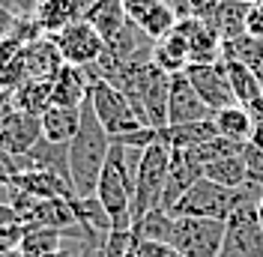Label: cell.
I'll use <instances>...</instances> for the list:
<instances>
[{
    "label": "cell",
    "mask_w": 263,
    "mask_h": 257,
    "mask_svg": "<svg viewBox=\"0 0 263 257\" xmlns=\"http://www.w3.org/2000/svg\"><path fill=\"white\" fill-rule=\"evenodd\" d=\"M108 150H111V135L99 123L96 111L90 105V96H87L81 105L78 132L69 141V182H72L75 197L96 194L99 177H102L105 161H108Z\"/></svg>",
    "instance_id": "6da1fadb"
},
{
    "label": "cell",
    "mask_w": 263,
    "mask_h": 257,
    "mask_svg": "<svg viewBox=\"0 0 263 257\" xmlns=\"http://www.w3.org/2000/svg\"><path fill=\"white\" fill-rule=\"evenodd\" d=\"M248 192H251L248 182L242 186V189H224V186H218V182H213V179L200 177L195 186L174 204V207L167 209V212H171L174 218H177V215H195V218L228 222L230 212L248 197Z\"/></svg>",
    "instance_id": "7a4b0ae2"
},
{
    "label": "cell",
    "mask_w": 263,
    "mask_h": 257,
    "mask_svg": "<svg viewBox=\"0 0 263 257\" xmlns=\"http://www.w3.org/2000/svg\"><path fill=\"white\" fill-rule=\"evenodd\" d=\"M167 164H171V146L164 141H156V144H149L144 150L141 168H138V179H135V194H132V225L141 222L153 209H162Z\"/></svg>",
    "instance_id": "3957f363"
},
{
    "label": "cell",
    "mask_w": 263,
    "mask_h": 257,
    "mask_svg": "<svg viewBox=\"0 0 263 257\" xmlns=\"http://www.w3.org/2000/svg\"><path fill=\"white\" fill-rule=\"evenodd\" d=\"M260 197V189L251 186L248 197L230 212V218L224 222L221 257H263V230L257 225V200Z\"/></svg>",
    "instance_id": "277c9868"
},
{
    "label": "cell",
    "mask_w": 263,
    "mask_h": 257,
    "mask_svg": "<svg viewBox=\"0 0 263 257\" xmlns=\"http://www.w3.org/2000/svg\"><path fill=\"white\" fill-rule=\"evenodd\" d=\"M171 245L182 257H221L224 248V222L177 215L171 230Z\"/></svg>",
    "instance_id": "5b68a950"
},
{
    "label": "cell",
    "mask_w": 263,
    "mask_h": 257,
    "mask_svg": "<svg viewBox=\"0 0 263 257\" xmlns=\"http://www.w3.org/2000/svg\"><path fill=\"white\" fill-rule=\"evenodd\" d=\"M90 105H93L99 123L105 126V132L111 138H120L126 132L141 128V120L135 117V108L126 99V93L111 87L108 81L96 78V75H90Z\"/></svg>",
    "instance_id": "8992f818"
},
{
    "label": "cell",
    "mask_w": 263,
    "mask_h": 257,
    "mask_svg": "<svg viewBox=\"0 0 263 257\" xmlns=\"http://www.w3.org/2000/svg\"><path fill=\"white\" fill-rule=\"evenodd\" d=\"M51 39H54V45L60 51L63 63L81 66V69H90V66L102 57V51H105V39H102L84 18L75 21V24H69L66 30L54 33Z\"/></svg>",
    "instance_id": "52a82bcc"
},
{
    "label": "cell",
    "mask_w": 263,
    "mask_h": 257,
    "mask_svg": "<svg viewBox=\"0 0 263 257\" xmlns=\"http://www.w3.org/2000/svg\"><path fill=\"white\" fill-rule=\"evenodd\" d=\"M132 186L117 174L114 164L105 161V171L99 177L96 186V197L102 200L105 212L111 215V225L114 230H132Z\"/></svg>",
    "instance_id": "ba28073f"
},
{
    "label": "cell",
    "mask_w": 263,
    "mask_h": 257,
    "mask_svg": "<svg viewBox=\"0 0 263 257\" xmlns=\"http://www.w3.org/2000/svg\"><path fill=\"white\" fill-rule=\"evenodd\" d=\"M185 78L192 81V87L197 90V96L206 102L210 111H221V108H230L236 105L233 99V90H230L228 72H224V63H200V66H189L185 69Z\"/></svg>",
    "instance_id": "9c48e42d"
},
{
    "label": "cell",
    "mask_w": 263,
    "mask_h": 257,
    "mask_svg": "<svg viewBox=\"0 0 263 257\" xmlns=\"http://www.w3.org/2000/svg\"><path fill=\"white\" fill-rule=\"evenodd\" d=\"M197 120H213V111L206 102L197 96L192 81L185 72L171 75V90H167V126H182V123H197Z\"/></svg>",
    "instance_id": "30bf717a"
},
{
    "label": "cell",
    "mask_w": 263,
    "mask_h": 257,
    "mask_svg": "<svg viewBox=\"0 0 263 257\" xmlns=\"http://www.w3.org/2000/svg\"><path fill=\"white\" fill-rule=\"evenodd\" d=\"M174 30L185 39L189 48V66H200V63H218L221 60V39L215 36V30L210 27V21L195 15H185L177 21Z\"/></svg>",
    "instance_id": "8fae6325"
},
{
    "label": "cell",
    "mask_w": 263,
    "mask_h": 257,
    "mask_svg": "<svg viewBox=\"0 0 263 257\" xmlns=\"http://www.w3.org/2000/svg\"><path fill=\"white\" fill-rule=\"evenodd\" d=\"M200 177H203V164H200L189 150H174V146H171V164H167V177H164L162 209L174 207Z\"/></svg>",
    "instance_id": "7c38bea8"
},
{
    "label": "cell",
    "mask_w": 263,
    "mask_h": 257,
    "mask_svg": "<svg viewBox=\"0 0 263 257\" xmlns=\"http://www.w3.org/2000/svg\"><path fill=\"white\" fill-rule=\"evenodd\" d=\"M39 138H42V123H39V117L15 111L9 117V123L0 128V150H3L6 156L18 159V156H27L30 146L36 144Z\"/></svg>",
    "instance_id": "4fadbf2b"
},
{
    "label": "cell",
    "mask_w": 263,
    "mask_h": 257,
    "mask_svg": "<svg viewBox=\"0 0 263 257\" xmlns=\"http://www.w3.org/2000/svg\"><path fill=\"white\" fill-rule=\"evenodd\" d=\"M87 96H90V72L81 69V66L63 63L60 72L51 78V105L81 108Z\"/></svg>",
    "instance_id": "5bb4252c"
},
{
    "label": "cell",
    "mask_w": 263,
    "mask_h": 257,
    "mask_svg": "<svg viewBox=\"0 0 263 257\" xmlns=\"http://www.w3.org/2000/svg\"><path fill=\"white\" fill-rule=\"evenodd\" d=\"M221 63H224V72H228L236 105L246 108L254 120H260L263 117V90H260V81H257V72L242 63H230V60H221Z\"/></svg>",
    "instance_id": "9a60e30c"
},
{
    "label": "cell",
    "mask_w": 263,
    "mask_h": 257,
    "mask_svg": "<svg viewBox=\"0 0 263 257\" xmlns=\"http://www.w3.org/2000/svg\"><path fill=\"white\" fill-rule=\"evenodd\" d=\"M63 66V57L54 45L51 36L33 39L24 45V69H27V81H51Z\"/></svg>",
    "instance_id": "2e32d148"
},
{
    "label": "cell",
    "mask_w": 263,
    "mask_h": 257,
    "mask_svg": "<svg viewBox=\"0 0 263 257\" xmlns=\"http://www.w3.org/2000/svg\"><path fill=\"white\" fill-rule=\"evenodd\" d=\"M12 186H15L18 192L24 194H33V197H39V200H51V197H72V186H69V179L57 177V174H51V171H39V168H27V171H21L12 177Z\"/></svg>",
    "instance_id": "e0dca14e"
},
{
    "label": "cell",
    "mask_w": 263,
    "mask_h": 257,
    "mask_svg": "<svg viewBox=\"0 0 263 257\" xmlns=\"http://www.w3.org/2000/svg\"><path fill=\"white\" fill-rule=\"evenodd\" d=\"M81 18H84L81 0H39V6L33 12V21L39 24V30L45 36L66 30L69 24H75Z\"/></svg>",
    "instance_id": "ac0fdd59"
},
{
    "label": "cell",
    "mask_w": 263,
    "mask_h": 257,
    "mask_svg": "<svg viewBox=\"0 0 263 257\" xmlns=\"http://www.w3.org/2000/svg\"><path fill=\"white\" fill-rule=\"evenodd\" d=\"M84 21H87L105 42H111L117 33L129 24V15H126L123 0H96V3H90V6L84 9Z\"/></svg>",
    "instance_id": "d6986e66"
},
{
    "label": "cell",
    "mask_w": 263,
    "mask_h": 257,
    "mask_svg": "<svg viewBox=\"0 0 263 257\" xmlns=\"http://www.w3.org/2000/svg\"><path fill=\"white\" fill-rule=\"evenodd\" d=\"M248 12H251V3H242V0H218V6L213 9V15L206 18V21L215 30V36L221 42H228V39H236V36L246 33Z\"/></svg>",
    "instance_id": "ffe728a7"
},
{
    "label": "cell",
    "mask_w": 263,
    "mask_h": 257,
    "mask_svg": "<svg viewBox=\"0 0 263 257\" xmlns=\"http://www.w3.org/2000/svg\"><path fill=\"white\" fill-rule=\"evenodd\" d=\"M42 123V138L51 144H69L78 132L81 123V108H60V105H51L48 111L39 117Z\"/></svg>",
    "instance_id": "44dd1931"
},
{
    "label": "cell",
    "mask_w": 263,
    "mask_h": 257,
    "mask_svg": "<svg viewBox=\"0 0 263 257\" xmlns=\"http://www.w3.org/2000/svg\"><path fill=\"white\" fill-rule=\"evenodd\" d=\"M27 81L24 69V42L0 36V90H15Z\"/></svg>",
    "instance_id": "7402d4cb"
},
{
    "label": "cell",
    "mask_w": 263,
    "mask_h": 257,
    "mask_svg": "<svg viewBox=\"0 0 263 257\" xmlns=\"http://www.w3.org/2000/svg\"><path fill=\"white\" fill-rule=\"evenodd\" d=\"M218 138L213 120H197V123H182V126H164L159 132V141H164L174 150H192L197 144H206Z\"/></svg>",
    "instance_id": "603a6c76"
},
{
    "label": "cell",
    "mask_w": 263,
    "mask_h": 257,
    "mask_svg": "<svg viewBox=\"0 0 263 257\" xmlns=\"http://www.w3.org/2000/svg\"><path fill=\"white\" fill-rule=\"evenodd\" d=\"M213 123H215L218 138H228L233 144H248L251 135H254V117L246 108H239V105H230V108L215 111Z\"/></svg>",
    "instance_id": "cb8c5ba5"
},
{
    "label": "cell",
    "mask_w": 263,
    "mask_h": 257,
    "mask_svg": "<svg viewBox=\"0 0 263 257\" xmlns=\"http://www.w3.org/2000/svg\"><path fill=\"white\" fill-rule=\"evenodd\" d=\"M24 159L30 161V168L51 171V174H57V177L69 179V144H51L45 138H39ZM69 186H72V182H69Z\"/></svg>",
    "instance_id": "d4e9b609"
},
{
    "label": "cell",
    "mask_w": 263,
    "mask_h": 257,
    "mask_svg": "<svg viewBox=\"0 0 263 257\" xmlns=\"http://www.w3.org/2000/svg\"><path fill=\"white\" fill-rule=\"evenodd\" d=\"M153 63L162 69L164 75H177L189 69V48H185V39L177 30H171L164 39H159L153 45Z\"/></svg>",
    "instance_id": "484cf974"
},
{
    "label": "cell",
    "mask_w": 263,
    "mask_h": 257,
    "mask_svg": "<svg viewBox=\"0 0 263 257\" xmlns=\"http://www.w3.org/2000/svg\"><path fill=\"white\" fill-rule=\"evenodd\" d=\"M203 177L224 186V189H242L248 182V168L242 153H233V156H224V159H215L210 164H203Z\"/></svg>",
    "instance_id": "4316f807"
},
{
    "label": "cell",
    "mask_w": 263,
    "mask_h": 257,
    "mask_svg": "<svg viewBox=\"0 0 263 257\" xmlns=\"http://www.w3.org/2000/svg\"><path fill=\"white\" fill-rule=\"evenodd\" d=\"M221 60H230V63H242L248 69H260L263 63V39H254L251 33H242L236 39H228L221 42Z\"/></svg>",
    "instance_id": "83f0119b"
},
{
    "label": "cell",
    "mask_w": 263,
    "mask_h": 257,
    "mask_svg": "<svg viewBox=\"0 0 263 257\" xmlns=\"http://www.w3.org/2000/svg\"><path fill=\"white\" fill-rule=\"evenodd\" d=\"M15 105L18 111L42 117L51 108V81H24L15 87Z\"/></svg>",
    "instance_id": "f1b7e54d"
},
{
    "label": "cell",
    "mask_w": 263,
    "mask_h": 257,
    "mask_svg": "<svg viewBox=\"0 0 263 257\" xmlns=\"http://www.w3.org/2000/svg\"><path fill=\"white\" fill-rule=\"evenodd\" d=\"M171 230H174V215L167 209H153L141 222L132 225L135 240H149V242H167L171 245Z\"/></svg>",
    "instance_id": "f546056e"
},
{
    "label": "cell",
    "mask_w": 263,
    "mask_h": 257,
    "mask_svg": "<svg viewBox=\"0 0 263 257\" xmlns=\"http://www.w3.org/2000/svg\"><path fill=\"white\" fill-rule=\"evenodd\" d=\"M63 233L60 230H51V227H36V225H27V233L21 240V257H45L51 251H57L63 245Z\"/></svg>",
    "instance_id": "4dcf8cb0"
},
{
    "label": "cell",
    "mask_w": 263,
    "mask_h": 257,
    "mask_svg": "<svg viewBox=\"0 0 263 257\" xmlns=\"http://www.w3.org/2000/svg\"><path fill=\"white\" fill-rule=\"evenodd\" d=\"M177 21H180V15L174 12V6L162 0V3H156V6L149 9V15L144 18V21H141L138 27H141V30L147 33V36L153 39V42H159V39H164L167 33H171L174 27H177Z\"/></svg>",
    "instance_id": "1f68e13d"
},
{
    "label": "cell",
    "mask_w": 263,
    "mask_h": 257,
    "mask_svg": "<svg viewBox=\"0 0 263 257\" xmlns=\"http://www.w3.org/2000/svg\"><path fill=\"white\" fill-rule=\"evenodd\" d=\"M24 233H27V225H6V227H0V257L15 254L18 248H21Z\"/></svg>",
    "instance_id": "d6a6232c"
},
{
    "label": "cell",
    "mask_w": 263,
    "mask_h": 257,
    "mask_svg": "<svg viewBox=\"0 0 263 257\" xmlns=\"http://www.w3.org/2000/svg\"><path fill=\"white\" fill-rule=\"evenodd\" d=\"M156 3H162V0H123V6H126V15H129L132 24H141V21L149 15V9H153Z\"/></svg>",
    "instance_id": "836d02e7"
},
{
    "label": "cell",
    "mask_w": 263,
    "mask_h": 257,
    "mask_svg": "<svg viewBox=\"0 0 263 257\" xmlns=\"http://www.w3.org/2000/svg\"><path fill=\"white\" fill-rule=\"evenodd\" d=\"M18 111L15 105V90H0V128L9 123V117Z\"/></svg>",
    "instance_id": "e575fe53"
},
{
    "label": "cell",
    "mask_w": 263,
    "mask_h": 257,
    "mask_svg": "<svg viewBox=\"0 0 263 257\" xmlns=\"http://www.w3.org/2000/svg\"><path fill=\"white\" fill-rule=\"evenodd\" d=\"M246 33H251L254 39H263V6L251 3V12H248L246 21Z\"/></svg>",
    "instance_id": "d590c367"
},
{
    "label": "cell",
    "mask_w": 263,
    "mask_h": 257,
    "mask_svg": "<svg viewBox=\"0 0 263 257\" xmlns=\"http://www.w3.org/2000/svg\"><path fill=\"white\" fill-rule=\"evenodd\" d=\"M218 6V0H189V15H195V18H206L213 15V9Z\"/></svg>",
    "instance_id": "8d00e7d4"
},
{
    "label": "cell",
    "mask_w": 263,
    "mask_h": 257,
    "mask_svg": "<svg viewBox=\"0 0 263 257\" xmlns=\"http://www.w3.org/2000/svg\"><path fill=\"white\" fill-rule=\"evenodd\" d=\"M36 6H39V0H12V12L18 18H33Z\"/></svg>",
    "instance_id": "74e56055"
},
{
    "label": "cell",
    "mask_w": 263,
    "mask_h": 257,
    "mask_svg": "<svg viewBox=\"0 0 263 257\" xmlns=\"http://www.w3.org/2000/svg\"><path fill=\"white\" fill-rule=\"evenodd\" d=\"M15 27V12H9L6 6H0V36H9Z\"/></svg>",
    "instance_id": "f35d334b"
},
{
    "label": "cell",
    "mask_w": 263,
    "mask_h": 257,
    "mask_svg": "<svg viewBox=\"0 0 263 257\" xmlns=\"http://www.w3.org/2000/svg\"><path fill=\"white\" fill-rule=\"evenodd\" d=\"M6 225H24V222L18 218V212L9 204H0V227H6Z\"/></svg>",
    "instance_id": "ab89813d"
},
{
    "label": "cell",
    "mask_w": 263,
    "mask_h": 257,
    "mask_svg": "<svg viewBox=\"0 0 263 257\" xmlns=\"http://www.w3.org/2000/svg\"><path fill=\"white\" fill-rule=\"evenodd\" d=\"M251 144L263 150V117H260V120H254V135H251Z\"/></svg>",
    "instance_id": "60d3db41"
},
{
    "label": "cell",
    "mask_w": 263,
    "mask_h": 257,
    "mask_svg": "<svg viewBox=\"0 0 263 257\" xmlns=\"http://www.w3.org/2000/svg\"><path fill=\"white\" fill-rule=\"evenodd\" d=\"M164 3H171V6H174V12H177L180 18L189 15V0H164Z\"/></svg>",
    "instance_id": "b9f144b4"
},
{
    "label": "cell",
    "mask_w": 263,
    "mask_h": 257,
    "mask_svg": "<svg viewBox=\"0 0 263 257\" xmlns=\"http://www.w3.org/2000/svg\"><path fill=\"white\" fill-rule=\"evenodd\" d=\"M257 225H260V230H263V197L257 200Z\"/></svg>",
    "instance_id": "7bdbcfd3"
},
{
    "label": "cell",
    "mask_w": 263,
    "mask_h": 257,
    "mask_svg": "<svg viewBox=\"0 0 263 257\" xmlns=\"http://www.w3.org/2000/svg\"><path fill=\"white\" fill-rule=\"evenodd\" d=\"M257 81H260V90H263V63H260V69H257Z\"/></svg>",
    "instance_id": "ee69618b"
},
{
    "label": "cell",
    "mask_w": 263,
    "mask_h": 257,
    "mask_svg": "<svg viewBox=\"0 0 263 257\" xmlns=\"http://www.w3.org/2000/svg\"><path fill=\"white\" fill-rule=\"evenodd\" d=\"M0 6H6V9L12 12V0H0Z\"/></svg>",
    "instance_id": "f6af8a7d"
},
{
    "label": "cell",
    "mask_w": 263,
    "mask_h": 257,
    "mask_svg": "<svg viewBox=\"0 0 263 257\" xmlns=\"http://www.w3.org/2000/svg\"><path fill=\"white\" fill-rule=\"evenodd\" d=\"M254 3H257V6H263V0H254Z\"/></svg>",
    "instance_id": "bcb514c9"
},
{
    "label": "cell",
    "mask_w": 263,
    "mask_h": 257,
    "mask_svg": "<svg viewBox=\"0 0 263 257\" xmlns=\"http://www.w3.org/2000/svg\"><path fill=\"white\" fill-rule=\"evenodd\" d=\"M242 3H254V0H242Z\"/></svg>",
    "instance_id": "7dc6e473"
}]
</instances>
